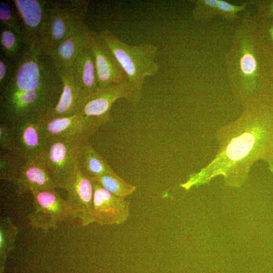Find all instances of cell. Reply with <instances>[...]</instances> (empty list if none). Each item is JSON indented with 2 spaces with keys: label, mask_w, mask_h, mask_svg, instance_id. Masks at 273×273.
I'll list each match as a JSON object with an SVG mask.
<instances>
[{
  "label": "cell",
  "mask_w": 273,
  "mask_h": 273,
  "mask_svg": "<svg viewBox=\"0 0 273 273\" xmlns=\"http://www.w3.org/2000/svg\"><path fill=\"white\" fill-rule=\"evenodd\" d=\"M39 120L27 119L11 126L14 140L13 152L27 161L41 157L43 153L45 143Z\"/></svg>",
  "instance_id": "4fadbf2b"
},
{
  "label": "cell",
  "mask_w": 273,
  "mask_h": 273,
  "mask_svg": "<svg viewBox=\"0 0 273 273\" xmlns=\"http://www.w3.org/2000/svg\"><path fill=\"white\" fill-rule=\"evenodd\" d=\"M262 160L267 164L269 169L273 172V145Z\"/></svg>",
  "instance_id": "f546056e"
},
{
  "label": "cell",
  "mask_w": 273,
  "mask_h": 273,
  "mask_svg": "<svg viewBox=\"0 0 273 273\" xmlns=\"http://www.w3.org/2000/svg\"><path fill=\"white\" fill-rule=\"evenodd\" d=\"M83 139L60 138L45 142L41 157L57 188L66 190L72 179L77 168L78 152Z\"/></svg>",
  "instance_id": "5b68a950"
},
{
  "label": "cell",
  "mask_w": 273,
  "mask_h": 273,
  "mask_svg": "<svg viewBox=\"0 0 273 273\" xmlns=\"http://www.w3.org/2000/svg\"><path fill=\"white\" fill-rule=\"evenodd\" d=\"M270 103L272 105V107H273V97L271 100V101H270Z\"/></svg>",
  "instance_id": "4dcf8cb0"
},
{
  "label": "cell",
  "mask_w": 273,
  "mask_h": 273,
  "mask_svg": "<svg viewBox=\"0 0 273 273\" xmlns=\"http://www.w3.org/2000/svg\"><path fill=\"white\" fill-rule=\"evenodd\" d=\"M123 98L130 101L134 107L140 100L128 81L99 87L85 97L78 113L102 118L109 123L113 120L111 114L112 107L117 100Z\"/></svg>",
  "instance_id": "52a82bcc"
},
{
  "label": "cell",
  "mask_w": 273,
  "mask_h": 273,
  "mask_svg": "<svg viewBox=\"0 0 273 273\" xmlns=\"http://www.w3.org/2000/svg\"><path fill=\"white\" fill-rule=\"evenodd\" d=\"M63 84L52 58L39 44L26 46L14 76L0 90V123L40 120L57 105Z\"/></svg>",
  "instance_id": "7a4b0ae2"
},
{
  "label": "cell",
  "mask_w": 273,
  "mask_h": 273,
  "mask_svg": "<svg viewBox=\"0 0 273 273\" xmlns=\"http://www.w3.org/2000/svg\"><path fill=\"white\" fill-rule=\"evenodd\" d=\"M18 227L11 218L2 217L0 219V262L1 270L9 253L14 249L15 243L18 234Z\"/></svg>",
  "instance_id": "7402d4cb"
},
{
  "label": "cell",
  "mask_w": 273,
  "mask_h": 273,
  "mask_svg": "<svg viewBox=\"0 0 273 273\" xmlns=\"http://www.w3.org/2000/svg\"><path fill=\"white\" fill-rule=\"evenodd\" d=\"M0 23L1 26L5 27L22 36L20 21L12 4L1 2Z\"/></svg>",
  "instance_id": "cb8c5ba5"
},
{
  "label": "cell",
  "mask_w": 273,
  "mask_h": 273,
  "mask_svg": "<svg viewBox=\"0 0 273 273\" xmlns=\"http://www.w3.org/2000/svg\"><path fill=\"white\" fill-rule=\"evenodd\" d=\"M194 3L192 14L196 20H207L220 15L232 21L239 18L237 14L244 10L250 2L240 6L221 0H198L194 1Z\"/></svg>",
  "instance_id": "d6986e66"
},
{
  "label": "cell",
  "mask_w": 273,
  "mask_h": 273,
  "mask_svg": "<svg viewBox=\"0 0 273 273\" xmlns=\"http://www.w3.org/2000/svg\"><path fill=\"white\" fill-rule=\"evenodd\" d=\"M16 62L0 54V90L12 79L15 71Z\"/></svg>",
  "instance_id": "484cf974"
},
{
  "label": "cell",
  "mask_w": 273,
  "mask_h": 273,
  "mask_svg": "<svg viewBox=\"0 0 273 273\" xmlns=\"http://www.w3.org/2000/svg\"><path fill=\"white\" fill-rule=\"evenodd\" d=\"M89 31L86 23L59 44L46 51L58 69L71 68L74 61L87 41Z\"/></svg>",
  "instance_id": "2e32d148"
},
{
  "label": "cell",
  "mask_w": 273,
  "mask_h": 273,
  "mask_svg": "<svg viewBox=\"0 0 273 273\" xmlns=\"http://www.w3.org/2000/svg\"><path fill=\"white\" fill-rule=\"evenodd\" d=\"M88 43L95 59L99 87L128 81L126 73L99 32L89 30Z\"/></svg>",
  "instance_id": "9c48e42d"
},
{
  "label": "cell",
  "mask_w": 273,
  "mask_h": 273,
  "mask_svg": "<svg viewBox=\"0 0 273 273\" xmlns=\"http://www.w3.org/2000/svg\"><path fill=\"white\" fill-rule=\"evenodd\" d=\"M251 3L257 7V19H273V0L253 1Z\"/></svg>",
  "instance_id": "83f0119b"
},
{
  "label": "cell",
  "mask_w": 273,
  "mask_h": 273,
  "mask_svg": "<svg viewBox=\"0 0 273 273\" xmlns=\"http://www.w3.org/2000/svg\"><path fill=\"white\" fill-rule=\"evenodd\" d=\"M23 157L11 151H1L0 178L15 184L21 170L27 163Z\"/></svg>",
  "instance_id": "44dd1931"
},
{
  "label": "cell",
  "mask_w": 273,
  "mask_h": 273,
  "mask_svg": "<svg viewBox=\"0 0 273 273\" xmlns=\"http://www.w3.org/2000/svg\"><path fill=\"white\" fill-rule=\"evenodd\" d=\"M93 186L94 222L104 225L119 224L126 220L129 216V202L109 193L94 181Z\"/></svg>",
  "instance_id": "7c38bea8"
},
{
  "label": "cell",
  "mask_w": 273,
  "mask_h": 273,
  "mask_svg": "<svg viewBox=\"0 0 273 273\" xmlns=\"http://www.w3.org/2000/svg\"><path fill=\"white\" fill-rule=\"evenodd\" d=\"M71 70L76 83L87 95L99 88L95 59L88 39L74 61Z\"/></svg>",
  "instance_id": "e0dca14e"
},
{
  "label": "cell",
  "mask_w": 273,
  "mask_h": 273,
  "mask_svg": "<svg viewBox=\"0 0 273 273\" xmlns=\"http://www.w3.org/2000/svg\"><path fill=\"white\" fill-rule=\"evenodd\" d=\"M88 0L48 1L39 44L46 51L61 43L86 24Z\"/></svg>",
  "instance_id": "277c9868"
},
{
  "label": "cell",
  "mask_w": 273,
  "mask_h": 273,
  "mask_svg": "<svg viewBox=\"0 0 273 273\" xmlns=\"http://www.w3.org/2000/svg\"><path fill=\"white\" fill-rule=\"evenodd\" d=\"M92 180L97 183L109 193L124 198L133 193L136 189L135 186L126 181L115 171L101 175Z\"/></svg>",
  "instance_id": "603a6c76"
},
{
  "label": "cell",
  "mask_w": 273,
  "mask_h": 273,
  "mask_svg": "<svg viewBox=\"0 0 273 273\" xmlns=\"http://www.w3.org/2000/svg\"><path fill=\"white\" fill-rule=\"evenodd\" d=\"M218 150L215 157L198 172L180 185L188 190L221 175L226 185L239 187L247 179L251 166L262 160L273 145V107L269 102L246 106L235 120L216 132Z\"/></svg>",
  "instance_id": "6da1fadb"
},
{
  "label": "cell",
  "mask_w": 273,
  "mask_h": 273,
  "mask_svg": "<svg viewBox=\"0 0 273 273\" xmlns=\"http://www.w3.org/2000/svg\"><path fill=\"white\" fill-rule=\"evenodd\" d=\"M267 52V66L269 80L273 91V53Z\"/></svg>",
  "instance_id": "f1b7e54d"
},
{
  "label": "cell",
  "mask_w": 273,
  "mask_h": 273,
  "mask_svg": "<svg viewBox=\"0 0 273 273\" xmlns=\"http://www.w3.org/2000/svg\"><path fill=\"white\" fill-rule=\"evenodd\" d=\"M14 135L11 126L0 123V148L2 151L13 152Z\"/></svg>",
  "instance_id": "4316f807"
},
{
  "label": "cell",
  "mask_w": 273,
  "mask_h": 273,
  "mask_svg": "<svg viewBox=\"0 0 273 273\" xmlns=\"http://www.w3.org/2000/svg\"><path fill=\"white\" fill-rule=\"evenodd\" d=\"M98 32L118 61L127 76L128 82L141 99L145 78L155 76L159 70L155 61L157 47L147 42L136 45L128 44L107 29Z\"/></svg>",
  "instance_id": "3957f363"
},
{
  "label": "cell",
  "mask_w": 273,
  "mask_h": 273,
  "mask_svg": "<svg viewBox=\"0 0 273 273\" xmlns=\"http://www.w3.org/2000/svg\"><path fill=\"white\" fill-rule=\"evenodd\" d=\"M259 21L256 29L258 39L267 52L273 53V19Z\"/></svg>",
  "instance_id": "d4e9b609"
},
{
  "label": "cell",
  "mask_w": 273,
  "mask_h": 273,
  "mask_svg": "<svg viewBox=\"0 0 273 273\" xmlns=\"http://www.w3.org/2000/svg\"><path fill=\"white\" fill-rule=\"evenodd\" d=\"M65 190L70 217L79 219L82 226L94 222L93 181L77 167Z\"/></svg>",
  "instance_id": "30bf717a"
},
{
  "label": "cell",
  "mask_w": 273,
  "mask_h": 273,
  "mask_svg": "<svg viewBox=\"0 0 273 273\" xmlns=\"http://www.w3.org/2000/svg\"><path fill=\"white\" fill-rule=\"evenodd\" d=\"M26 45L21 35L3 26L0 31V54L16 62L21 56Z\"/></svg>",
  "instance_id": "ffe728a7"
},
{
  "label": "cell",
  "mask_w": 273,
  "mask_h": 273,
  "mask_svg": "<svg viewBox=\"0 0 273 273\" xmlns=\"http://www.w3.org/2000/svg\"><path fill=\"white\" fill-rule=\"evenodd\" d=\"M63 84L62 94L57 105L40 120L68 117L78 113L87 95L76 83L71 68L58 69Z\"/></svg>",
  "instance_id": "5bb4252c"
},
{
  "label": "cell",
  "mask_w": 273,
  "mask_h": 273,
  "mask_svg": "<svg viewBox=\"0 0 273 273\" xmlns=\"http://www.w3.org/2000/svg\"><path fill=\"white\" fill-rule=\"evenodd\" d=\"M15 185L17 186L16 193L18 195L35 190L57 188L41 157L27 162Z\"/></svg>",
  "instance_id": "9a60e30c"
},
{
  "label": "cell",
  "mask_w": 273,
  "mask_h": 273,
  "mask_svg": "<svg viewBox=\"0 0 273 273\" xmlns=\"http://www.w3.org/2000/svg\"><path fill=\"white\" fill-rule=\"evenodd\" d=\"M77 167L92 180L115 171L107 160L94 148L87 138H84L81 142L77 157Z\"/></svg>",
  "instance_id": "ac0fdd59"
},
{
  "label": "cell",
  "mask_w": 273,
  "mask_h": 273,
  "mask_svg": "<svg viewBox=\"0 0 273 273\" xmlns=\"http://www.w3.org/2000/svg\"><path fill=\"white\" fill-rule=\"evenodd\" d=\"M39 122L44 143L60 138H89L101 126L109 123L103 119L80 113L48 120H39Z\"/></svg>",
  "instance_id": "ba28073f"
},
{
  "label": "cell",
  "mask_w": 273,
  "mask_h": 273,
  "mask_svg": "<svg viewBox=\"0 0 273 273\" xmlns=\"http://www.w3.org/2000/svg\"><path fill=\"white\" fill-rule=\"evenodd\" d=\"M19 18L26 46L39 44L43 30L48 1L12 0Z\"/></svg>",
  "instance_id": "8fae6325"
},
{
  "label": "cell",
  "mask_w": 273,
  "mask_h": 273,
  "mask_svg": "<svg viewBox=\"0 0 273 273\" xmlns=\"http://www.w3.org/2000/svg\"><path fill=\"white\" fill-rule=\"evenodd\" d=\"M31 192L33 209L27 218L31 227L47 232L55 229L70 217L66 200L60 196L55 189L35 190Z\"/></svg>",
  "instance_id": "8992f818"
}]
</instances>
